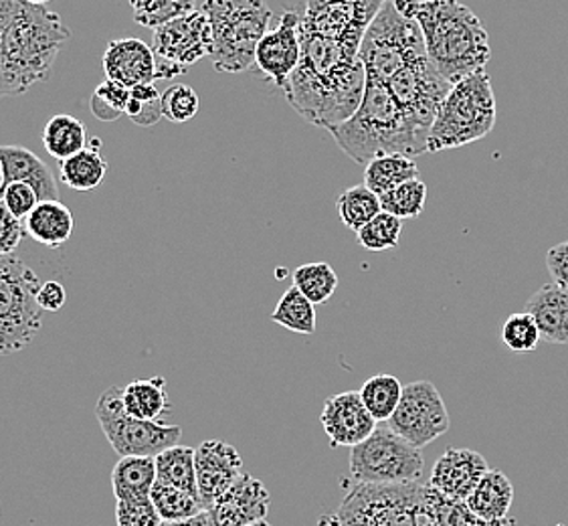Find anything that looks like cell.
Segmentation results:
<instances>
[{"label":"cell","mask_w":568,"mask_h":526,"mask_svg":"<svg viewBox=\"0 0 568 526\" xmlns=\"http://www.w3.org/2000/svg\"><path fill=\"white\" fill-rule=\"evenodd\" d=\"M125 412L144 422H162L171 415L166 381L162 377L136 378L122 387Z\"/></svg>","instance_id":"cell-26"},{"label":"cell","mask_w":568,"mask_h":526,"mask_svg":"<svg viewBox=\"0 0 568 526\" xmlns=\"http://www.w3.org/2000/svg\"><path fill=\"white\" fill-rule=\"evenodd\" d=\"M250 526H272V525H270V523H267V520H260V523H255V525H250Z\"/></svg>","instance_id":"cell-55"},{"label":"cell","mask_w":568,"mask_h":526,"mask_svg":"<svg viewBox=\"0 0 568 526\" xmlns=\"http://www.w3.org/2000/svg\"><path fill=\"white\" fill-rule=\"evenodd\" d=\"M302 14L285 11L280 23L272 31L263 34L255 51V68L260 69L265 80L272 81L275 88L284 90L290 75L296 71L302 59Z\"/></svg>","instance_id":"cell-16"},{"label":"cell","mask_w":568,"mask_h":526,"mask_svg":"<svg viewBox=\"0 0 568 526\" xmlns=\"http://www.w3.org/2000/svg\"><path fill=\"white\" fill-rule=\"evenodd\" d=\"M59 174L65 186L73 191L85 193L98 189L108 174V161L102 154V140L91 138L85 149L59 162Z\"/></svg>","instance_id":"cell-27"},{"label":"cell","mask_w":568,"mask_h":526,"mask_svg":"<svg viewBox=\"0 0 568 526\" xmlns=\"http://www.w3.org/2000/svg\"><path fill=\"white\" fill-rule=\"evenodd\" d=\"M300 33L302 59L285 83V98L307 124L326 130L341 127L363 103V63L334 39L306 31L302 24Z\"/></svg>","instance_id":"cell-1"},{"label":"cell","mask_w":568,"mask_h":526,"mask_svg":"<svg viewBox=\"0 0 568 526\" xmlns=\"http://www.w3.org/2000/svg\"><path fill=\"white\" fill-rule=\"evenodd\" d=\"M467 506L479 520L491 526H506L514 503V486L500 469H488L476 490L467 496Z\"/></svg>","instance_id":"cell-23"},{"label":"cell","mask_w":568,"mask_h":526,"mask_svg":"<svg viewBox=\"0 0 568 526\" xmlns=\"http://www.w3.org/2000/svg\"><path fill=\"white\" fill-rule=\"evenodd\" d=\"M378 199H381V206L385 213H390L400 221L417 219L423 215L425 205H427V184L423 183L420 179H413L409 183H403Z\"/></svg>","instance_id":"cell-37"},{"label":"cell","mask_w":568,"mask_h":526,"mask_svg":"<svg viewBox=\"0 0 568 526\" xmlns=\"http://www.w3.org/2000/svg\"><path fill=\"white\" fill-rule=\"evenodd\" d=\"M69 39L71 31L58 12L21 0L0 39V69L9 95L45 81Z\"/></svg>","instance_id":"cell-4"},{"label":"cell","mask_w":568,"mask_h":526,"mask_svg":"<svg viewBox=\"0 0 568 526\" xmlns=\"http://www.w3.org/2000/svg\"><path fill=\"white\" fill-rule=\"evenodd\" d=\"M320 419L334 447L353 449L376 432V419L364 407L358 391H346L326 399Z\"/></svg>","instance_id":"cell-18"},{"label":"cell","mask_w":568,"mask_h":526,"mask_svg":"<svg viewBox=\"0 0 568 526\" xmlns=\"http://www.w3.org/2000/svg\"><path fill=\"white\" fill-rule=\"evenodd\" d=\"M328 132L338 149L361 166L385 154L413 159L429 152V138L413 127L383 81L366 80L363 103L353 118Z\"/></svg>","instance_id":"cell-2"},{"label":"cell","mask_w":568,"mask_h":526,"mask_svg":"<svg viewBox=\"0 0 568 526\" xmlns=\"http://www.w3.org/2000/svg\"><path fill=\"white\" fill-rule=\"evenodd\" d=\"M73 227V215L61 201H41L24 219L27 235L49 250L63 247L71 240Z\"/></svg>","instance_id":"cell-25"},{"label":"cell","mask_w":568,"mask_h":526,"mask_svg":"<svg viewBox=\"0 0 568 526\" xmlns=\"http://www.w3.org/2000/svg\"><path fill=\"white\" fill-rule=\"evenodd\" d=\"M0 186H2V169H0Z\"/></svg>","instance_id":"cell-56"},{"label":"cell","mask_w":568,"mask_h":526,"mask_svg":"<svg viewBox=\"0 0 568 526\" xmlns=\"http://www.w3.org/2000/svg\"><path fill=\"white\" fill-rule=\"evenodd\" d=\"M37 302H39V306H41L43 312H58V310L63 308L65 302H68L65 286L59 284L55 280L41 284L39 292H37Z\"/></svg>","instance_id":"cell-49"},{"label":"cell","mask_w":568,"mask_h":526,"mask_svg":"<svg viewBox=\"0 0 568 526\" xmlns=\"http://www.w3.org/2000/svg\"><path fill=\"white\" fill-rule=\"evenodd\" d=\"M488 469V462L476 449L449 447L435 462L429 486L445 498L467 500Z\"/></svg>","instance_id":"cell-20"},{"label":"cell","mask_w":568,"mask_h":526,"mask_svg":"<svg viewBox=\"0 0 568 526\" xmlns=\"http://www.w3.org/2000/svg\"><path fill=\"white\" fill-rule=\"evenodd\" d=\"M542 341L538 324L528 312L510 314L501 326V343L511 353H532Z\"/></svg>","instance_id":"cell-41"},{"label":"cell","mask_w":568,"mask_h":526,"mask_svg":"<svg viewBox=\"0 0 568 526\" xmlns=\"http://www.w3.org/2000/svg\"><path fill=\"white\" fill-rule=\"evenodd\" d=\"M415 21L423 31L427 58L452 85L488 65V31L459 0H420Z\"/></svg>","instance_id":"cell-3"},{"label":"cell","mask_w":568,"mask_h":526,"mask_svg":"<svg viewBox=\"0 0 568 526\" xmlns=\"http://www.w3.org/2000/svg\"><path fill=\"white\" fill-rule=\"evenodd\" d=\"M21 0H0V33H4L7 24L11 23L12 14Z\"/></svg>","instance_id":"cell-50"},{"label":"cell","mask_w":568,"mask_h":526,"mask_svg":"<svg viewBox=\"0 0 568 526\" xmlns=\"http://www.w3.org/2000/svg\"><path fill=\"white\" fill-rule=\"evenodd\" d=\"M400 231H403V221L390 213L381 211L371 223H366L363 230L356 233V240L366 252H388V250L397 247Z\"/></svg>","instance_id":"cell-39"},{"label":"cell","mask_w":568,"mask_h":526,"mask_svg":"<svg viewBox=\"0 0 568 526\" xmlns=\"http://www.w3.org/2000/svg\"><path fill=\"white\" fill-rule=\"evenodd\" d=\"M270 504L272 496L265 484L243 472L240 481L209 508V515L215 526H250L267 520Z\"/></svg>","instance_id":"cell-19"},{"label":"cell","mask_w":568,"mask_h":526,"mask_svg":"<svg viewBox=\"0 0 568 526\" xmlns=\"http://www.w3.org/2000/svg\"><path fill=\"white\" fill-rule=\"evenodd\" d=\"M39 275L17 255H0V356L21 353L43 326Z\"/></svg>","instance_id":"cell-8"},{"label":"cell","mask_w":568,"mask_h":526,"mask_svg":"<svg viewBox=\"0 0 568 526\" xmlns=\"http://www.w3.org/2000/svg\"><path fill=\"white\" fill-rule=\"evenodd\" d=\"M201 100L199 93L194 92L186 83H176L162 93V112L169 118L172 124H184L199 114Z\"/></svg>","instance_id":"cell-43"},{"label":"cell","mask_w":568,"mask_h":526,"mask_svg":"<svg viewBox=\"0 0 568 526\" xmlns=\"http://www.w3.org/2000/svg\"><path fill=\"white\" fill-rule=\"evenodd\" d=\"M413 179H419V166L405 154H385L364 166V184L378 196Z\"/></svg>","instance_id":"cell-29"},{"label":"cell","mask_w":568,"mask_h":526,"mask_svg":"<svg viewBox=\"0 0 568 526\" xmlns=\"http://www.w3.org/2000/svg\"><path fill=\"white\" fill-rule=\"evenodd\" d=\"M128 100H130V90L122 83H115L105 78L91 93V114L95 115L100 122H115L118 118L125 114Z\"/></svg>","instance_id":"cell-42"},{"label":"cell","mask_w":568,"mask_h":526,"mask_svg":"<svg viewBox=\"0 0 568 526\" xmlns=\"http://www.w3.org/2000/svg\"><path fill=\"white\" fill-rule=\"evenodd\" d=\"M363 397L364 407L378 422H388L398 407L403 397V385L393 375H375L368 378L358 391Z\"/></svg>","instance_id":"cell-34"},{"label":"cell","mask_w":568,"mask_h":526,"mask_svg":"<svg viewBox=\"0 0 568 526\" xmlns=\"http://www.w3.org/2000/svg\"><path fill=\"white\" fill-rule=\"evenodd\" d=\"M336 209L342 223L354 233L363 230L366 223H371L383 211L381 199L366 184H356L344 191L336 201Z\"/></svg>","instance_id":"cell-32"},{"label":"cell","mask_w":568,"mask_h":526,"mask_svg":"<svg viewBox=\"0 0 568 526\" xmlns=\"http://www.w3.org/2000/svg\"><path fill=\"white\" fill-rule=\"evenodd\" d=\"M156 484V458H122L112 469L118 500H146Z\"/></svg>","instance_id":"cell-28"},{"label":"cell","mask_w":568,"mask_h":526,"mask_svg":"<svg viewBox=\"0 0 568 526\" xmlns=\"http://www.w3.org/2000/svg\"><path fill=\"white\" fill-rule=\"evenodd\" d=\"M162 526H215L213 518L209 515V510L201 513V515L186 518V520H176V523H162Z\"/></svg>","instance_id":"cell-51"},{"label":"cell","mask_w":568,"mask_h":526,"mask_svg":"<svg viewBox=\"0 0 568 526\" xmlns=\"http://www.w3.org/2000/svg\"><path fill=\"white\" fill-rule=\"evenodd\" d=\"M95 417L120 458H156L181 442L182 429L179 425L144 422L125 412L122 387L103 391L95 405Z\"/></svg>","instance_id":"cell-10"},{"label":"cell","mask_w":568,"mask_h":526,"mask_svg":"<svg viewBox=\"0 0 568 526\" xmlns=\"http://www.w3.org/2000/svg\"><path fill=\"white\" fill-rule=\"evenodd\" d=\"M387 88L413 127L429 138L437 110L452 90V83L442 78L429 58H420L397 71L387 81Z\"/></svg>","instance_id":"cell-13"},{"label":"cell","mask_w":568,"mask_h":526,"mask_svg":"<svg viewBox=\"0 0 568 526\" xmlns=\"http://www.w3.org/2000/svg\"><path fill=\"white\" fill-rule=\"evenodd\" d=\"M528 314L538 324L542 341L568 344V292L557 284H548L528 300Z\"/></svg>","instance_id":"cell-24"},{"label":"cell","mask_w":568,"mask_h":526,"mask_svg":"<svg viewBox=\"0 0 568 526\" xmlns=\"http://www.w3.org/2000/svg\"><path fill=\"white\" fill-rule=\"evenodd\" d=\"M420 58H427V49L419 23L403 17L395 0H387L368 24L358 51L366 80L387 83L407 63Z\"/></svg>","instance_id":"cell-9"},{"label":"cell","mask_w":568,"mask_h":526,"mask_svg":"<svg viewBox=\"0 0 568 526\" xmlns=\"http://www.w3.org/2000/svg\"><path fill=\"white\" fill-rule=\"evenodd\" d=\"M24 233V221L14 218L7 205L0 201V255H14L21 245Z\"/></svg>","instance_id":"cell-47"},{"label":"cell","mask_w":568,"mask_h":526,"mask_svg":"<svg viewBox=\"0 0 568 526\" xmlns=\"http://www.w3.org/2000/svg\"><path fill=\"white\" fill-rule=\"evenodd\" d=\"M134 21L146 29H160L194 11V0H130Z\"/></svg>","instance_id":"cell-38"},{"label":"cell","mask_w":568,"mask_h":526,"mask_svg":"<svg viewBox=\"0 0 568 526\" xmlns=\"http://www.w3.org/2000/svg\"><path fill=\"white\" fill-rule=\"evenodd\" d=\"M24 2H31V4H43V7H45L47 2H51V0H24Z\"/></svg>","instance_id":"cell-54"},{"label":"cell","mask_w":568,"mask_h":526,"mask_svg":"<svg viewBox=\"0 0 568 526\" xmlns=\"http://www.w3.org/2000/svg\"><path fill=\"white\" fill-rule=\"evenodd\" d=\"M420 449L395 434L376 427L375 434L351 449V476L358 484H413L423 476Z\"/></svg>","instance_id":"cell-11"},{"label":"cell","mask_w":568,"mask_h":526,"mask_svg":"<svg viewBox=\"0 0 568 526\" xmlns=\"http://www.w3.org/2000/svg\"><path fill=\"white\" fill-rule=\"evenodd\" d=\"M0 39H2V33H0ZM7 95H9V90H7V83L2 78V69H0V98H7Z\"/></svg>","instance_id":"cell-53"},{"label":"cell","mask_w":568,"mask_h":526,"mask_svg":"<svg viewBox=\"0 0 568 526\" xmlns=\"http://www.w3.org/2000/svg\"><path fill=\"white\" fill-rule=\"evenodd\" d=\"M125 115L134 127L152 128L162 120V93L154 83H142L130 90Z\"/></svg>","instance_id":"cell-40"},{"label":"cell","mask_w":568,"mask_h":526,"mask_svg":"<svg viewBox=\"0 0 568 526\" xmlns=\"http://www.w3.org/2000/svg\"><path fill=\"white\" fill-rule=\"evenodd\" d=\"M546 267L552 277V284L568 292V240L546 252Z\"/></svg>","instance_id":"cell-48"},{"label":"cell","mask_w":568,"mask_h":526,"mask_svg":"<svg viewBox=\"0 0 568 526\" xmlns=\"http://www.w3.org/2000/svg\"><path fill=\"white\" fill-rule=\"evenodd\" d=\"M88 130L78 118L69 114L53 115L43 130V146L55 161H65L88 146Z\"/></svg>","instance_id":"cell-30"},{"label":"cell","mask_w":568,"mask_h":526,"mask_svg":"<svg viewBox=\"0 0 568 526\" xmlns=\"http://www.w3.org/2000/svg\"><path fill=\"white\" fill-rule=\"evenodd\" d=\"M152 504L156 506L160 518L164 523H176V520H186V518H193V516L205 513V506L184 490H179L174 486L169 484H162L156 481L152 493H150Z\"/></svg>","instance_id":"cell-36"},{"label":"cell","mask_w":568,"mask_h":526,"mask_svg":"<svg viewBox=\"0 0 568 526\" xmlns=\"http://www.w3.org/2000/svg\"><path fill=\"white\" fill-rule=\"evenodd\" d=\"M272 321L297 334L316 332V306L296 286L285 290L273 310Z\"/></svg>","instance_id":"cell-33"},{"label":"cell","mask_w":568,"mask_h":526,"mask_svg":"<svg viewBox=\"0 0 568 526\" xmlns=\"http://www.w3.org/2000/svg\"><path fill=\"white\" fill-rule=\"evenodd\" d=\"M437 526H491L469 510L466 500H454L445 498L444 494L437 493Z\"/></svg>","instance_id":"cell-45"},{"label":"cell","mask_w":568,"mask_h":526,"mask_svg":"<svg viewBox=\"0 0 568 526\" xmlns=\"http://www.w3.org/2000/svg\"><path fill=\"white\" fill-rule=\"evenodd\" d=\"M449 425L444 397L432 381H415L403 387L398 407L388 419V427L417 449L447 434Z\"/></svg>","instance_id":"cell-15"},{"label":"cell","mask_w":568,"mask_h":526,"mask_svg":"<svg viewBox=\"0 0 568 526\" xmlns=\"http://www.w3.org/2000/svg\"><path fill=\"white\" fill-rule=\"evenodd\" d=\"M498 108L486 69L452 85L437 110L429 134V152L462 149L488 136Z\"/></svg>","instance_id":"cell-7"},{"label":"cell","mask_w":568,"mask_h":526,"mask_svg":"<svg viewBox=\"0 0 568 526\" xmlns=\"http://www.w3.org/2000/svg\"><path fill=\"white\" fill-rule=\"evenodd\" d=\"M437 490L413 484H358L341 504L338 526H437Z\"/></svg>","instance_id":"cell-5"},{"label":"cell","mask_w":568,"mask_h":526,"mask_svg":"<svg viewBox=\"0 0 568 526\" xmlns=\"http://www.w3.org/2000/svg\"><path fill=\"white\" fill-rule=\"evenodd\" d=\"M103 71L108 80L122 83L128 90L154 83L156 80V59L152 47L142 39H114L108 43L103 53Z\"/></svg>","instance_id":"cell-21"},{"label":"cell","mask_w":568,"mask_h":526,"mask_svg":"<svg viewBox=\"0 0 568 526\" xmlns=\"http://www.w3.org/2000/svg\"><path fill=\"white\" fill-rule=\"evenodd\" d=\"M194 468L199 498L209 510L213 504L240 481L243 459L233 446L219 439H209L194 449Z\"/></svg>","instance_id":"cell-17"},{"label":"cell","mask_w":568,"mask_h":526,"mask_svg":"<svg viewBox=\"0 0 568 526\" xmlns=\"http://www.w3.org/2000/svg\"><path fill=\"white\" fill-rule=\"evenodd\" d=\"M118 526H162L156 506L152 498L146 500H118L115 504Z\"/></svg>","instance_id":"cell-44"},{"label":"cell","mask_w":568,"mask_h":526,"mask_svg":"<svg viewBox=\"0 0 568 526\" xmlns=\"http://www.w3.org/2000/svg\"><path fill=\"white\" fill-rule=\"evenodd\" d=\"M294 286L314 304H326L338 290V275L326 262L304 263L294 272Z\"/></svg>","instance_id":"cell-35"},{"label":"cell","mask_w":568,"mask_h":526,"mask_svg":"<svg viewBox=\"0 0 568 526\" xmlns=\"http://www.w3.org/2000/svg\"><path fill=\"white\" fill-rule=\"evenodd\" d=\"M156 481L199 498L193 447L174 446L156 456Z\"/></svg>","instance_id":"cell-31"},{"label":"cell","mask_w":568,"mask_h":526,"mask_svg":"<svg viewBox=\"0 0 568 526\" xmlns=\"http://www.w3.org/2000/svg\"><path fill=\"white\" fill-rule=\"evenodd\" d=\"M320 526H338V516L324 515L320 518Z\"/></svg>","instance_id":"cell-52"},{"label":"cell","mask_w":568,"mask_h":526,"mask_svg":"<svg viewBox=\"0 0 568 526\" xmlns=\"http://www.w3.org/2000/svg\"><path fill=\"white\" fill-rule=\"evenodd\" d=\"M2 186L24 183L33 186L41 201H59L58 181L45 162L23 146H0Z\"/></svg>","instance_id":"cell-22"},{"label":"cell","mask_w":568,"mask_h":526,"mask_svg":"<svg viewBox=\"0 0 568 526\" xmlns=\"http://www.w3.org/2000/svg\"><path fill=\"white\" fill-rule=\"evenodd\" d=\"M0 201L7 205L14 218L21 219V221L29 218L33 213L34 206L41 203L33 186L24 183H12L0 189Z\"/></svg>","instance_id":"cell-46"},{"label":"cell","mask_w":568,"mask_h":526,"mask_svg":"<svg viewBox=\"0 0 568 526\" xmlns=\"http://www.w3.org/2000/svg\"><path fill=\"white\" fill-rule=\"evenodd\" d=\"M213 33L203 9H194L181 19L162 24L154 31L156 80H174L201 59L211 55Z\"/></svg>","instance_id":"cell-12"},{"label":"cell","mask_w":568,"mask_h":526,"mask_svg":"<svg viewBox=\"0 0 568 526\" xmlns=\"http://www.w3.org/2000/svg\"><path fill=\"white\" fill-rule=\"evenodd\" d=\"M213 47L211 61L221 73H243L255 65V51L270 31L272 9L265 0H205Z\"/></svg>","instance_id":"cell-6"},{"label":"cell","mask_w":568,"mask_h":526,"mask_svg":"<svg viewBox=\"0 0 568 526\" xmlns=\"http://www.w3.org/2000/svg\"><path fill=\"white\" fill-rule=\"evenodd\" d=\"M387 0H306L302 27L338 41L346 53L358 58L368 24Z\"/></svg>","instance_id":"cell-14"}]
</instances>
